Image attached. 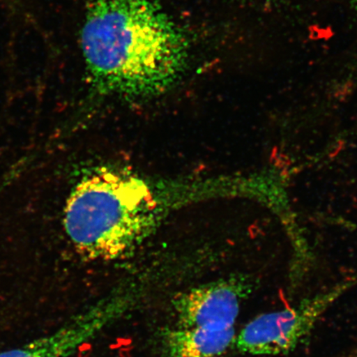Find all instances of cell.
I'll return each instance as SVG.
<instances>
[{"mask_svg": "<svg viewBox=\"0 0 357 357\" xmlns=\"http://www.w3.org/2000/svg\"><path fill=\"white\" fill-rule=\"evenodd\" d=\"M254 287L251 279L231 278L195 287L174 298L178 327H234L241 306Z\"/></svg>", "mask_w": 357, "mask_h": 357, "instance_id": "obj_5", "label": "cell"}, {"mask_svg": "<svg viewBox=\"0 0 357 357\" xmlns=\"http://www.w3.org/2000/svg\"><path fill=\"white\" fill-rule=\"evenodd\" d=\"M140 301V294L133 285L120 284L54 333L4 351L0 357H69L131 312Z\"/></svg>", "mask_w": 357, "mask_h": 357, "instance_id": "obj_4", "label": "cell"}, {"mask_svg": "<svg viewBox=\"0 0 357 357\" xmlns=\"http://www.w3.org/2000/svg\"><path fill=\"white\" fill-rule=\"evenodd\" d=\"M222 178L149 177L113 167L86 173L66 201L64 227L84 258L115 261L154 235L178 211L227 192Z\"/></svg>", "mask_w": 357, "mask_h": 357, "instance_id": "obj_1", "label": "cell"}, {"mask_svg": "<svg viewBox=\"0 0 357 357\" xmlns=\"http://www.w3.org/2000/svg\"><path fill=\"white\" fill-rule=\"evenodd\" d=\"M234 327L166 328L160 333L162 357H215L234 345Z\"/></svg>", "mask_w": 357, "mask_h": 357, "instance_id": "obj_6", "label": "cell"}, {"mask_svg": "<svg viewBox=\"0 0 357 357\" xmlns=\"http://www.w3.org/2000/svg\"><path fill=\"white\" fill-rule=\"evenodd\" d=\"M347 357H357V356H351V355L350 354V356H347Z\"/></svg>", "mask_w": 357, "mask_h": 357, "instance_id": "obj_7", "label": "cell"}, {"mask_svg": "<svg viewBox=\"0 0 357 357\" xmlns=\"http://www.w3.org/2000/svg\"><path fill=\"white\" fill-rule=\"evenodd\" d=\"M80 43L93 91L119 100L164 95L190 61L188 39L153 0H93Z\"/></svg>", "mask_w": 357, "mask_h": 357, "instance_id": "obj_2", "label": "cell"}, {"mask_svg": "<svg viewBox=\"0 0 357 357\" xmlns=\"http://www.w3.org/2000/svg\"><path fill=\"white\" fill-rule=\"evenodd\" d=\"M356 6H357V0H356Z\"/></svg>", "mask_w": 357, "mask_h": 357, "instance_id": "obj_8", "label": "cell"}, {"mask_svg": "<svg viewBox=\"0 0 357 357\" xmlns=\"http://www.w3.org/2000/svg\"><path fill=\"white\" fill-rule=\"evenodd\" d=\"M354 284L351 280L343 281L296 305L256 317L236 335V349L252 356H278L293 351Z\"/></svg>", "mask_w": 357, "mask_h": 357, "instance_id": "obj_3", "label": "cell"}]
</instances>
